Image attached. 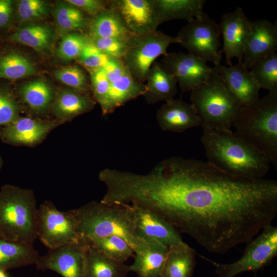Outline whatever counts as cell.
<instances>
[{
  "label": "cell",
  "mask_w": 277,
  "mask_h": 277,
  "mask_svg": "<svg viewBox=\"0 0 277 277\" xmlns=\"http://www.w3.org/2000/svg\"><path fill=\"white\" fill-rule=\"evenodd\" d=\"M119 197L219 254L249 242L277 213L275 181L240 177L208 162L175 156L146 174L124 172Z\"/></svg>",
  "instance_id": "obj_1"
},
{
  "label": "cell",
  "mask_w": 277,
  "mask_h": 277,
  "mask_svg": "<svg viewBox=\"0 0 277 277\" xmlns=\"http://www.w3.org/2000/svg\"><path fill=\"white\" fill-rule=\"evenodd\" d=\"M208 162L233 176L263 179L270 161L231 131L203 130L201 138Z\"/></svg>",
  "instance_id": "obj_2"
},
{
  "label": "cell",
  "mask_w": 277,
  "mask_h": 277,
  "mask_svg": "<svg viewBox=\"0 0 277 277\" xmlns=\"http://www.w3.org/2000/svg\"><path fill=\"white\" fill-rule=\"evenodd\" d=\"M74 211L81 239L116 235L125 240L134 252L146 242L136 233L130 204L92 201Z\"/></svg>",
  "instance_id": "obj_3"
},
{
  "label": "cell",
  "mask_w": 277,
  "mask_h": 277,
  "mask_svg": "<svg viewBox=\"0 0 277 277\" xmlns=\"http://www.w3.org/2000/svg\"><path fill=\"white\" fill-rule=\"evenodd\" d=\"M232 126L235 135L277 167V94L244 106Z\"/></svg>",
  "instance_id": "obj_4"
},
{
  "label": "cell",
  "mask_w": 277,
  "mask_h": 277,
  "mask_svg": "<svg viewBox=\"0 0 277 277\" xmlns=\"http://www.w3.org/2000/svg\"><path fill=\"white\" fill-rule=\"evenodd\" d=\"M190 92L203 130H231L244 106L214 69L206 82Z\"/></svg>",
  "instance_id": "obj_5"
},
{
  "label": "cell",
  "mask_w": 277,
  "mask_h": 277,
  "mask_svg": "<svg viewBox=\"0 0 277 277\" xmlns=\"http://www.w3.org/2000/svg\"><path fill=\"white\" fill-rule=\"evenodd\" d=\"M33 191L5 185L0 189V237L33 245L37 238Z\"/></svg>",
  "instance_id": "obj_6"
},
{
  "label": "cell",
  "mask_w": 277,
  "mask_h": 277,
  "mask_svg": "<svg viewBox=\"0 0 277 277\" xmlns=\"http://www.w3.org/2000/svg\"><path fill=\"white\" fill-rule=\"evenodd\" d=\"M276 255L277 227L270 224L262 229L259 235L248 243L243 255L234 262L220 263L199 255L214 266L217 277H235L241 273L263 268Z\"/></svg>",
  "instance_id": "obj_7"
},
{
  "label": "cell",
  "mask_w": 277,
  "mask_h": 277,
  "mask_svg": "<svg viewBox=\"0 0 277 277\" xmlns=\"http://www.w3.org/2000/svg\"><path fill=\"white\" fill-rule=\"evenodd\" d=\"M179 43L177 36H171L157 30L145 35H132L122 61L132 77L144 84L155 60L168 53L167 50L170 44Z\"/></svg>",
  "instance_id": "obj_8"
},
{
  "label": "cell",
  "mask_w": 277,
  "mask_h": 277,
  "mask_svg": "<svg viewBox=\"0 0 277 277\" xmlns=\"http://www.w3.org/2000/svg\"><path fill=\"white\" fill-rule=\"evenodd\" d=\"M36 234L49 249L76 243L82 239L74 209L60 211L49 201L44 202L37 209Z\"/></svg>",
  "instance_id": "obj_9"
},
{
  "label": "cell",
  "mask_w": 277,
  "mask_h": 277,
  "mask_svg": "<svg viewBox=\"0 0 277 277\" xmlns=\"http://www.w3.org/2000/svg\"><path fill=\"white\" fill-rule=\"evenodd\" d=\"M221 35L219 25L204 13L183 27L177 37L189 53L216 65L222 58Z\"/></svg>",
  "instance_id": "obj_10"
},
{
  "label": "cell",
  "mask_w": 277,
  "mask_h": 277,
  "mask_svg": "<svg viewBox=\"0 0 277 277\" xmlns=\"http://www.w3.org/2000/svg\"><path fill=\"white\" fill-rule=\"evenodd\" d=\"M103 69L109 85L102 115L113 113L117 108L145 93V85L132 77L122 60L110 58Z\"/></svg>",
  "instance_id": "obj_11"
},
{
  "label": "cell",
  "mask_w": 277,
  "mask_h": 277,
  "mask_svg": "<svg viewBox=\"0 0 277 277\" xmlns=\"http://www.w3.org/2000/svg\"><path fill=\"white\" fill-rule=\"evenodd\" d=\"M87 243L82 239L76 243L49 249L39 256L35 265L42 271H54L63 277H85Z\"/></svg>",
  "instance_id": "obj_12"
},
{
  "label": "cell",
  "mask_w": 277,
  "mask_h": 277,
  "mask_svg": "<svg viewBox=\"0 0 277 277\" xmlns=\"http://www.w3.org/2000/svg\"><path fill=\"white\" fill-rule=\"evenodd\" d=\"M61 125L52 118L20 116L12 123L0 128V139L3 143L13 146L34 147Z\"/></svg>",
  "instance_id": "obj_13"
},
{
  "label": "cell",
  "mask_w": 277,
  "mask_h": 277,
  "mask_svg": "<svg viewBox=\"0 0 277 277\" xmlns=\"http://www.w3.org/2000/svg\"><path fill=\"white\" fill-rule=\"evenodd\" d=\"M161 62L173 74L183 92L191 91L204 83L213 72L206 62L189 53H168Z\"/></svg>",
  "instance_id": "obj_14"
},
{
  "label": "cell",
  "mask_w": 277,
  "mask_h": 277,
  "mask_svg": "<svg viewBox=\"0 0 277 277\" xmlns=\"http://www.w3.org/2000/svg\"><path fill=\"white\" fill-rule=\"evenodd\" d=\"M109 7L120 16L132 35L152 33L160 25L154 0H110Z\"/></svg>",
  "instance_id": "obj_15"
},
{
  "label": "cell",
  "mask_w": 277,
  "mask_h": 277,
  "mask_svg": "<svg viewBox=\"0 0 277 277\" xmlns=\"http://www.w3.org/2000/svg\"><path fill=\"white\" fill-rule=\"evenodd\" d=\"M219 25L223 39L222 51L225 54L226 64L231 66L233 58H236L238 63H242L252 22L239 7L232 12L224 14Z\"/></svg>",
  "instance_id": "obj_16"
},
{
  "label": "cell",
  "mask_w": 277,
  "mask_h": 277,
  "mask_svg": "<svg viewBox=\"0 0 277 277\" xmlns=\"http://www.w3.org/2000/svg\"><path fill=\"white\" fill-rule=\"evenodd\" d=\"M138 236L167 247L183 242L179 231L164 219L143 207L130 205Z\"/></svg>",
  "instance_id": "obj_17"
},
{
  "label": "cell",
  "mask_w": 277,
  "mask_h": 277,
  "mask_svg": "<svg viewBox=\"0 0 277 277\" xmlns=\"http://www.w3.org/2000/svg\"><path fill=\"white\" fill-rule=\"evenodd\" d=\"M276 23L273 24L266 19H257L252 22L242 63L249 69L257 61L276 52Z\"/></svg>",
  "instance_id": "obj_18"
},
{
  "label": "cell",
  "mask_w": 277,
  "mask_h": 277,
  "mask_svg": "<svg viewBox=\"0 0 277 277\" xmlns=\"http://www.w3.org/2000/svg\"><path fill=\"white\" fill-rule=\"evenodd\" d=\"M96 101L92 94L65 87L56 91L50 113L61 124L93 109Z\"/></svg>",
  "instance_id": "obj_19"
},
{
  "label": "cell",
  "mask_w": 277,
  "mask_h": 277,
  "mask_svg": "<svg viewBox=\"0 0 277 277\" xmlns=\"http://www.w3.org/2000/svg\"><path fill=\"white\" fill-rule=\"evenodd\" d=\"M156 119L164 131L182 132L201 126L195 107L181 100L172 98L165 102L157 111Z\"/></svg>",
  "instance_id": "obj_20"
},
{
  "label": "cell",
  "mask_w": 277,
  "mask_h": 277,
  "mask_svg": "<svg viewBox=\"0 0 277 277\" xmlns=\"http://www.w3.org/2000/svg\"><path fill=\"white\" fill-rule=\"evenodd\" d=\"M213 68L244 106L253 103L259 98L260 88L249 69L242 63L229 67L219 64Z\"/></svg>",
  "instance_id": "obj_21"
},
{
  "label": "cell",
  "mask_w": 277,
  "mask_h": 277,
  "mask_svg": "<svg viewBox=\"0 0 277 277\" xmlns=\"http://www.w3.org/2000/svg\"><path fill=\"white\" fill-rule=\"evenodd\" d=\"M56 91L47 81L37 79L21 85L17 96L22 105L29 110L32 117L48 118Z\"/></svg>",
  "instance_id": "obj_22"
},
{
  "label": "cell",
  "mask_w": 277,
  "mask_h": 277,
  "mask_svg": "<svg viewBox=\"0 0 277 277\" xmlns=\"http://www.w3.org/2000/svg\"><path fill=\"white\" fill-rule=\"evenodd\" d=\"M146 91L143 95L148 104H154L173 98L177 93V82L168 67L154 62L146 75Z\"/></svg>",
  "instance_id": "obj_23"
},
{
  "label": "cell",
  "mask_w": 277,
  "mask_h": 277,
  "mask_svg": "<svg viewBox=\"0 0 277 277\" xmlns=\"http://www.w3.org/2000/svg\"><path fill=\"white\" fill-rule=\"evenodd\" d=\"M168 248L154 241H146L145 245L134 252L130 271L137 277H161Z\"/></svg>",
  "instance_id": "obj_24"
},
{
  "label": "cell",
  "mask_w": 277,
  "mask_h": 277,
  "mask_svg": "<svg viewBox=\"0 0 277 277\" xmlns=\"http://www.w3.org/2000/svg\"><path fill=\"white\" fill-rule=\"evenodd\" d=\"M160 25L173 19H184L188 23L204 12L205 0H154Z\"/></svg>",
  "instance_id": "obj_25"
},
{
  "label": "cell",
  "mask_w": 277,
  "mask_h": 277,
  "mask_svg": "<svg viewBox=\"0 0 277 277\" xmlns=\"http://www.w3.org/2000/svg\"><path fill=\"white\" fill-rule=\"evenodd\" d=\"M195 256L194 250L184 242L168 247L161 277H192Z\"/></svg>",
  "instance_id": "obj_26"
},
{
  "label": "cell",
  "mask_w": 277,
  "mask_h": 277,
  "mask_svg": "<svg viewBox=\"0 0 277 277\" xmlns=\"http://www.w3.org/2000/svg\"><path fill=\"white\" fill-rule=\"evenodd\" d=\"M55 38L54 32L50 26L36 23L22 26L8 37L11 42L27 46L41 53L48 51Z\"/></svg>",
  "instance_id": "obj_27"
},
{
  "label": "cell",
  "mask_w": 277,
  "mask_h": 277,
  "mask_svg": "<svg viewBox=\"0 0 277 277\" xmlns=\"http://www.w3.org/2000/svg\"><path fill=\"white\" fill-rule=\"evenodd\" d=\"M90 37L128 39L132 35L120 16L109 7L90 19L88 26Z\"/></svg>",
  "instance_id": "obj_28"
},
{
  "label": "cell",
  "mask_w": 277,
  "mask_h": 277,
  "mask_svg": "<svg viewBox=\"0 0 277 277\" xmlns=\"http://www.w3.org/2000/svg\"><path fill=\"white\" fill-rule=\"evenodd\" d=\"M39 257L33 245L0 237V269L6 271L35 264Z\"/></svg>",
  "instance_id": "obj_29"
},
{
  "label": "cell",
  "mask_w": 277,
  "mask_h": 277,
  "mask_svg": "<svg viewBox=\"0 0 277 277\" xmlns=\"http://www.w3.org/2000/svg\"><path fill=\"white\" fill-rule=\"evenodd\" d=\"M86 242L85 277H127L129 266L107 257Z\"/></svg>",
  "instance_id": "obj_30"
},
{
  "label": "cell",
  "mask_w": 277,
  "mask_h": 277,
  "mask_svg": "<svg viewBox=\"0 0 277 277\" xmlns=\"http://www.w3.org/2000/svg\"><path fill=\"white\" fill-rule=\"evenodd\" d=\"M53 13L57 33L62 37L88 28L90 19L85 12L66 1L58 2Z\"/></svg>",
  "instance_id": "obj_31"
},
{
  "label": "cell",
  "mask_w": 277,
  "mask_h": 277,
  "mask_svg": "<svg viewBox=\"0 0 277 277\" xmlns=\"http://www.w3.org/2000/svg\"><path fill=\"white\" fill-rule=\"evenodd\" d=\"M36 73L33 62L20 52L10 51L0 55V78L17 80Z\"/></svg>",
  "instance_id": "obj_32"
},
{
  "label": "cell",
  "mask_w": 277,
  "mask_h": 277,
  "mask_svg": "<svg viewBox=\"0 0 277 277\" xmlns=\"http://www.w3.org/2000/svg\"><path fill=\"white\" fill-rule=\"evenodd\" d=\"M261 89L277 94V53L268 55L255 62L249 69Z\"/></svg>",
  "instance_id": "obj_33"
},
{
  "label": "cell",
  "mask_w": 277,
  "mask_h": 277,
  "mask_svg": "<svg viewBox=\"0 0 277 277\" xmlns=\"http://www.w3.org/2000/svg\"><path fill=\"white\" fill-rule=\"evenodd\" d=\"M84 239L104 255L115 261L125 263L130 258L134 256V252L129 244L118 236Z\"/></svg>",
  "instance_id": "obj_34"
},
{
  "label": "cell",
  "mask_w": 277,
  "mask_h": 277,
  "mask_svg": "<svg viewBox=\"0 0 277 277\" xmlns=\"http://www.w3.org/2000/svg\"><path fill=\"white\" fill-rule=\"evenodd\" d=\"M54 77L68 87L80 92L92 94L90 77L77 65L59 68L54 71Z\"/></svg>",
  "instance_id": "obj_35"
},
{
  "label": "cell",
  "mask_w": 277,
  "mask_h": 277,
  "mask_svg": "<svg viewBox=\"0 0 277 277\" xmlns=\"http://www.w3.org/2000/svg\"><path fill=\"white\" fill-rule=\"evenodd\" d=\"M91 42L88 34L71 32L62 37L57 50V55L65 62L76 60L84 47Z\"/></svg>",
  "instance_id": "obj_36"
},
{
  "label": "cell",
  "mask_w": 277,
  "mask_h": 277,
  "mask_svg": "<svg viewBox=\"0 0 277 277\" xmlns=\"http://www.w3.org/2000/svg\"><path fill=\"white\" fill-rule=\"evenodd\" d=\"M22 108L12 89L0 85V128L5 126L20 116Z\"/></svg>",
  "instance_id": "obj_37"
},
{
  "label": "cell",
  "mask_w": 277,
  "mask_h": 277,
  "mask_svg": "<svg viewBox=\"0 0 277 277\" xmlns=\"http://www.w3.org/2000/svg\"><path fill=\"white\" fill-rule=\"evenodd\" d=\"M49 6L41 0H21L16 5V15L18 21L28 23L43 19L49 14Z\"/></svg>",
  "instance_id": "obj_38"
},
{
  "label": "cell",
  "mask_w": 277,
  "mask_h": 277,
  "mask_svg": "<svg viewBox=\"0 0 277 277\" xmlns=\"http://www.w3.org/2000/svg\"><path fill=\"white\" fill-rule=\"evenodd\" d=\"M90 38L92 44L108 57L121 60L126 52L129 40L93 37H90Z\"/></svg>",
  "instance_id": "obj_39"
},
{
  "label": "cell",
  "mask_w": 277,
  "mask_h": 277,
  "mask_svg": "<svg viewBox=\"0 0 277 277\" xmlns=\"http://www.w3.org/2000/svg\"><path fill=\"white\" fill-rule=\"evenodd\" d=\"M109 59L90 42L84 47L76 60L90 71L104 68Z\"/></svg>",
  "instance_id": "obj_40"
},
{
  "label": "cell",
  "mask_w": 277,
  "mask_h": 277,
  "mask_svg": "<svg viewBox=\"0 0 277 277\" xmlns=\"http://www.w3.org/2000/svg\"><path fill=\"white\" fill-rule=\"evenodd\" d=\"M90 74L91 91L94 99L101 108H104L108 94L109 81L103 68L88 71Z\"/></svg>",
  "instance_id": "obj_41"
},
{
  "label": "cell",
  "mask_w": 277,
  "mask_h": 277,
  "mask_svg": "<svg viewBox=\"0 0 277 277\" xmlns=\"http://www.w3.org/2000/svg\"><path fill=\"white\" fill-rule=\"evenodd\" d=\"M67 2L92 16L109 7L110 1L68 0Z\"/></svg>",
  "instance_id": "obj_42"
},
{
  "label": "cell",
  "mask_w": 277,
  "mask_h": 277,
  "mask_svg": "<svg viewBox=\"0 0 277 277\" xmlns=\"http://www.w3.org/2000/svg\"><path fill=\"white\" fill-rule=\"evenodd\" d=\"M14 15V2L0 0V28L5 29L11 24Z\"/></svg>",
  "instance_id": "obj_43"
},
{
  "label": "cell",
  "mask_w": 277,
  "mask_h": 277,
  "mask_svg": "<svg viewBox=\"0 0 277 277\" xmlns=\"http://www.w3.org/2000/svg\"><path fill=\"white\" fill-rule=\"evenodd\" d=\"M0 277H8L6 271L0 269Z\"/></svg>",
  "instance_id": "obj_44"
},
{
  "label": "cell",
  "mask_w": 277,
  "mask_h": 277,
  "mask_svg": "<svg viewBox=\"0 0 277 277\" xmlns=\"http://www.w3.org/2000/svg\"><path fill=\"white\" fill-rule=\"evenodd\" d=\"M2 165H3V160L0 154V170L2 168Z\"/></svg>",
  "instance_id": "obj_45"
},
{
  "label": "cell",
  "mask_w": 277,
  "mask_h": 277,
  "mask_svg": "<svg viewBox=\"0 0 277 277\" xmlns=\"http://www.w3.org/2000/svg\"><path fill=\"white\" fill-rule=\"evenodd\" d=\"M255 277H256V276L255 275Z\"/></svg>",
  "instance_id": "obj_46"
}]
</instances>
